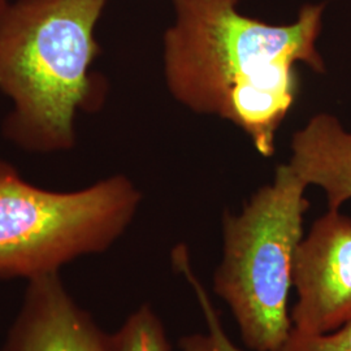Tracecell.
<instances>
[{
    "mask_svg": "<svg viewBox=\"0 0 351 351\" xmlns=\"http://www.w3.org/2000/svg\"><path fill=\"white\" fill-rule=\"evenodd\" d=\"M116 351H172L163 323L150 304H142L112 335Z\"/></svg>",
    "mask_w": 351,
    "mask_h": 351,
    "instance_id": "9c48e42d",
    "label": "cell"
},
{
    "mask_svg": "<svg viewBox=\"0 0 351 351\" xmlns=\"http://www.w3.org/2000/svg\"><path fill=\"white\" fill-rule=\"evenodd\" d=\"M108 0H16L0 21V91L11 101L5 138L27 152L72 150L99 53Z\"/></svg>",
    "mask_w": 351,
    "mask_h": 351,
    "instance_id": "7a4b0ae2",
    "label": "cell"
},
{
    "mask_svg": "<svg viewBox=\"0 0 351 351\" xmlns=\"http://www.w3.org/2000/svg\"><path fill=\"white\" fill-rule=\"evenodd\" d=\"M280 351H351V320L336 330L320 335H303L291 328Z\"/></svg>",
    "mask_w": 351,
    "mask_h": 351,
    "instance_id": "30bf717a",
    "label": "cell"
},
{
    "mask_svg": "<svg viewBox=\"0 0 351 351\" xmlns=\"http://www.w3.org/2000/svg\"><path fill=\"white\" fill-rule=\"evenodd\" d=\"M173 267L188 281L195 294L197 302L201 306L202 313L207 330L203 333H191L180 339L178 346L181 351H242L226 336V329L217 315V311L210 300L201 280L194 274L188 252L184 247H177L173 256Z\"/></svg>",
    "mask_w": 351,
    "mask_h": 351,
    "instance_id": "ba28073f",
    "label": "cell"
},
{
    "mask_svg": "<svg viewBox=\"0 0 351 351\" xmlns=\"http://www.w3.org/2000/svg\"><path fill=\"white\" fill-rule=\"evenodd\" d=\"M239 0H173L164 36L171 94L199 113L234 123L264 156L298 95L295 64L323 73L316 50L324 5H304L290 25H268L237 12Z\"/></svg>",
    "mask_w": 351,
    "mask_h": 351,
    "instance_id": "6da1fadb",
    "label": "cell"
},
{
    "mask_svg": "<svg viewBox=\"0 0 351 351\" xmlns=\"http://www.w3.org/2000/svg\"><path fill=\"white\" fill-rule=\"evenodd\" d=\"M293 329L320 335L351 320V217L328 210L302 239L293 261Z\"/></svg>",
    "mask_w": 351,
    "mask_h": 351,
    "instance_id": "5b68a950",
    "label": "cell"
},
{
    "mask_svg": "<svg viewBox=\"0 0 351 351\" xmlns=\"http://www.w3.org/2000/svg\"><path fill=\"white\" fill-rule=\"evenodd\" d=\"M141 201L125 176L53 191L27 182L0 159V278L29 281L59 274L78 258L108 250L125 233Z\"/></svg>",
    "mask_w": 351,
    "mask_h": 351,
    "instance_id": "277c9868",
    "label": "cell"
},
{
    "mask_svg": "<svg viewBox=\"0 0 351 351\" xmlns=\"http://www.w3.org/2000/svg\"><path fill=\"white\" fill-rule=\"evenodd\" d=\"M306 188L289 164L280 165L275 181L258 190L242 213L224 216L213 291L230 308L250 350L280 351L290 336L293 261L310 207Z\"/></svg>",
    "mask_w": 351,
    "mask_h": 351,
    "instance_id": "3957f363",
    "label": "cell"
},
{
    "mask_svg": "<svg viewBox=\"0 0 351 351\" xmlns=\"http://www.w3.org/2000/svg\"><path fill=\"white\" fill-rule=\"evenodd\" d=\"M1 351H116L112 335L103 332L78 306L59 274L29 280L24 301Z\"/></svg>",
    "mask_w": 351,
    "mask_h": 351,
    "instance_id": "8992f818",
    "label": "cell"
},
{
    "mask_svg": "<svg viewBox=\"0 0 351 351\" xmlns=\"http://www.w3.org/2000/svg\"><path fill=\"white\" fill-rule=\"evenodd\" d=\"M11 5V1L10 0H0V21L3 19V16L7 12L8 7Z\"/></svg>",
    "mask_w": 351,
    "mask_h": 351,
    "instance_id": "8fae6325",
    "label": "cell"
},
{
    "mask_svg": "<svg viewBox=\"0 0 351 351\" xmlns=\"http://www.w3.org/2000/svg\"><path fill=\"white\" fill-rule=\"evenodd\" d=\"M289 167L308 185L323 189L329 210L351 199V133L337 117L320 113L293 137Z\"/></svg>",
    "mask_w": 351,
    "mask_h": 351,
    "instance_id": "52a82bcc",
    "label": "cell"
}]
</instances>
